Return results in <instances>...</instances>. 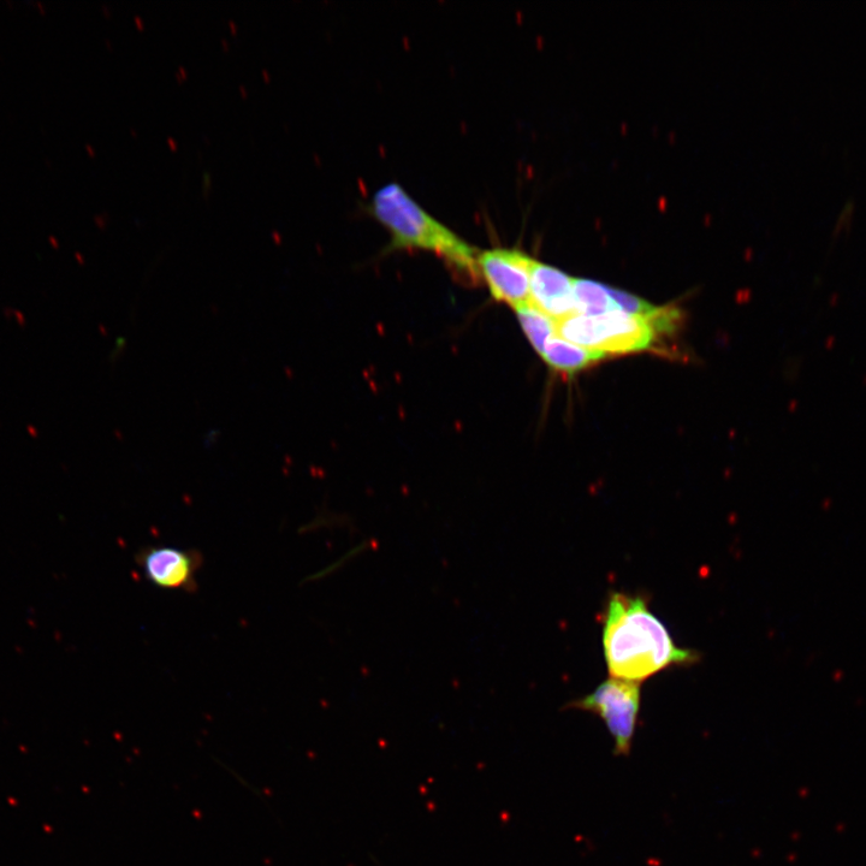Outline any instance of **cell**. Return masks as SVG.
I'll list each match as a JSON object with an SVG mask.
<instances>
[{"label":"cell","instance_id":"obj_1","mask_svg":"<svg viewBox=\"0 0 866 866\" xmlns=\"http://www.w3.org/2000/svg\"><path fill=\"white\" fill-rule=\"evenodd\" d=\"M602 616L604 657L614 679L642 685L668 669L690 667L701 660L695 650L675 643L645 595L612 591Z\"/></svg>","mask_w":866,"mask_h":866},{"label":"cell","instance_id":"obj_2","mask_svg":"<svg viewBox=\"0 0 866 866\" xmlns=\"http://www.w3.org/2000/svg\"><path fill=\"white\" fill-rule=\"evenodd\" d=\"M370 207L372 215L389 231L391 251L431 252L442 258L455 274L468 281L479 280L476 249L426 212L400 185L389 183L378 189Z\"/></svg>","mask_w":866,"mask_h":866},{"label":"cell","instance_id":"obj_3","mask_svg":"<svg viewBox=\"0 0 866 866\" xmlns=\"http://www.w3.org/2000/svg\"><path fill=\"white\" fill-rule=\"evenodd\" d=\"M556 335L607 357L648 351L657 342L648 320L620 310L599 316L573 313L556 320Z\"/></svg>","mask_w":866,"mask_h":866},{"label":"cell","instance_id":"obj_4","mask_svg":"<svg viewBox=\"0 0 866 866\" xmlns=\"http://www.w3.org/2000/svg\"><path fill=\"white\" fill-rule=\"evenodd\" d=\"M642 708V685L610 678L595 691L566 705L599 717L614 739L615 756L628 757Z\"/></svg>","mask_w":866,"mask_h":866},{"label":"cell","instance_id":"obj_5","mask_svg":"<svg viewBox=\"0 0 866 866\" xmlns=\"http://www.w3.org/2000/svg\"><path fill=\"white\" fill-rule=\"evenodd\" d=\"M533 260L519 249L495 248L479 253L480 277L488 284L492 298L515 311L529 305Z\"/></svg>","mask_w":866,"mask_h":866},{"label":"cell","instance_id":"obj_6","mask_svg":"<svg viewBox=\"0 0 866 866\" xmlns=\"http://www.w3.org/2000/svg\"><path fill=\"white\" fill-rule=\"evenodd\" d=\"M135 561L144 577L159 589L197 590V574L203 566L198 550L152 545L141 549Z\"/></svg>","mask_w":866,"mask_h":866},{"label":"cell","instance_id":"obj_7","mask_svg":"<svg viewBox=\"0 0 866 866\" xmlns=\"http://www.w3.org/2000/svg\"><path fill=\"white\" fill-rule=\"evenodd\" d=\"M574 278L547 264L533 260L531 269V302L555 320L575 313Z\"/></svg>","mask_w":866,"mask_h":866},{"label":"cell","instance_id":"obj_8","mask_svg":"<svg viewBox=\"0 0 866 866\" xmlns=\"http://www.w3.org/2000/svg\"><path fill=\"white\" fill-rule=\"evenodd\" d=\"M605 357L607 355L563 340L559 335L550 338L542 353V358L551 369L566 376L575 375Z\"/></svg>","mask_w":866,"mask_h":866},{"label":"cell","instance_id":"obj_9","mask_svg":"<svg viewBox=\"0 0 866 866\" xmlns=\"http://www.w3.org/2000/svg\"><path fill=\"white\" fill-rule=\"evenodd\" d=\"M573 296L575 313L583 316H599L618 310L609 287L595 281L574 280Z\"/></svg>","mask_w":866,"mask_h":866},{"label":"cell","instance_id":"obj_10","mask_svg":"<svg viewBox=\"0 0 866 866\" xmlns=\"http://www.w3.org/2000/svg\"><path fill=\"white\" fill-rule=\"evenodd\" d=\"M516 314L532 347L542 355L545 344L556 335V320L539 310L532 302L516 310Z\"/></svg>","mask_w":866,"mask_h":866},{"label":"cell","instance_id":"obj_11","mask_svg":"<svg viewBox=\"0 0 866 866\" xmlns=\"http://www.w3.org/2000/svg\"><path fill=\"white\" fill-rule=\"evenodd\" d=\"M609 290L616 307H618V310L622 312L632 314V316L646 318L656 310L655 306L650 305L649 302L638 298L636 295L610 287Z\"/></svg>","mask_w":866,"mask_h":866},{"label":"cell","instance_id":"obj_12","mask_svg":"<svg viewBox=\"0 0 866 866\" xmlns=\"http://www.w3.org/2000/svg\"><path fill=\"white\" fill-rule=\"evenodd\" d=\"M35 7H37V9H38V11H39V14H40L41 16H46V15H47V9H46L44 3L37 2V3H35Z\"/></svg>","mask_w":866,"mask_h":866},{"label":"cell","instance_id":"obj_13","mask_svg":"<svg viewBox=\"0 0 866 866\" xmlns=\"http://www.w3.org/2000/svg\"><path fill=\"white\" fill-rule=\"evenodd\" d=\"M49 241L53 247H58V241L55 236H50Z\"/></svg>","mask_w":866,"mask_h":866}]
</instances>
